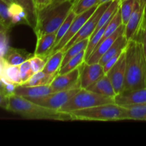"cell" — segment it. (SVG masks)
Wrapping results in <instances>:
<instances>
[{"label": "cell", "mask_w": 146, "mask_h": 146, "mask_svg": "<svg viewBox=\"0 0 146 146\" xmlns=\"http://www.w3.org/2000/svg\"><path fill=\"white\" fill-rule=\"evenodd\" d=\"M125 60L124 91L146 88V59L141 40L128 41L125 48Z\"/></svg>", "instance_id": "obj_1"}, {"label": "cell", "mask_w": 146, "mask_h": 146, "mask_svg": "<svg viewBox=\"0 0 146 146\" xmlns=\"http://www.w3.org/2000/svg\"><path fill=\"white\" fill-rule=\"evenodd\" d=\"M8 99L7 111L25 118L61 121H74L69 113L46 108L19 96L12 94L9 96Z\"/></svg>", "instance_id": "obj_2"}, {"label": "cell", "mask_w": 146, "mask_h": 146, "mask_svg": "<svg viewBox=\"0 0 146 146\" xmlns=\"http://www.w3.org/2000/svg\"><path fill=\"white\" fill-rule=\"evenodd\" d=\"M77 0L67 1L55 6H48L38 11L37 21L33 30L36 36L56 32L72 10Z\"/></svg>", "instance_id": "obj_3"}, {"label": "cell", "mask_w": 146, "mask_h": 146, "mask_svg": "<svg viewBox=\"0 0 146 146\" xmlns=\"http://www.w3.org/2000/svg\"><path fill=\"white\" fill-rule=\"evenodd\" d=\"M124 107L115 104L99 105L70 112L74 121H123Z\"/></svg>", "instance_id": "obj_4"}, {"label": "cell", "mask_w": 146, "mask_h": 146, "mask_svg": "<svg viewBox=\"0 0 146 146\" xmlns=\"http://www.w3.org/2000/svg\"><path fill=\"white\" fill-rule=\"evenodd\" d=\"M108 104H115L114 98L96 94L88 89L81 88L65 105L60 108L59 111L70 113L77 110Z\"/></svg>", "instance_id": "obj_5"}, {"label": "cell", "mask_w": 146, "mask_h": 146, "mask_svg": "<svg viewBox=\"0 0 146 146\" xmlns=\"http://www.w3.org/2000/svg\"><path fill=\"white\" fill-rule=\"evenodd\" d=\"M111 1L104 3V4H101L98 5V7H97L96 11H94V13L93 14V15L91 16L89 18V19L85 23V24L83 26L82 28H81V29L78 31V32L77 33V34H76L69 41H68V44L62 48V50L64 52H65L66 50H68L70 47L72 46L74 44L79 42L81 40H84L87 38H90V37L92 36L94 31H95L96 28V25L97 24H98V21H99L100 18H101V15H102L104 11L106 10V9L108 7V5H109L110 3H111Z\"/></svg>", "instance_id": "obj_6"}, {"label": "cell", "mask_w": 146, "mask_h": 146, "mask_svg": "<svg viewBox=\"0 0 146 146\" xmlns=\"http://www.w3.org/2000/svg\"><path fill=\"white\" fill-rule=\"evenodd\" d=\"M81 88H74L66 91H58L39 98H27V99L46 108L54 110H59Z\"/></svg>", "instance_id": "obj_7"}, {"label": "cell", "mask_w": 146, "mask_h": 146, "mask_svg": "<svg viewBox=\"0 0 146 146\" xmlns=\"http://www.w3.org/2000/svg\"><path fill=\"white\" fill-rule=\"evenodd\" d=\"M98 7V5L96 6V7H92L90 9L86 11L85 12L76 16L75 19H74L73 22L71 23V26H70L69 29L67 31L66 34L61 38V40L58 43V44L53 48V49L50 52L48 57L55 52H56L57 51L62 50V48L68 44V41L78 32V31L82 28V27L85 24V23L89 19L90 17L93 15V14H94V11H96V9Z\"/></svg>", "instance_id": "obj_8"}, {"label": "cell", "mask_w": 146, "mask_h": 146, "mask_svg": "<svg viewBox=\"0 0 146 146\" xmlns=\"http://www.w3.org/2000/svg\"><path fill=\"white\" fill-rule=\"evenodd\" d=\"M80 66L66 74H57L50 84L54 92L66 91L74 88H81Z\"/></svg>", "instance_id": "obj_9"}, {"label": "cell", "mask_w": 146, "mask_h": 146, "mask_svg": "<svg viewBox=\"0 0 146 146\" xmlns=\"http://www.w3.org/2000/svg\"><path fill=\"white\" fill-rule=\"evenodd\" d=\"M105 74L104 66L99 63L88 64L85 61L80 66V88L87 89Z\"/></svg>", "instance_id": "obj_10"}, {"label": "cell", "mask_w": 146, "mask_h": 146, "mask_svg": "<svg viewBox=\"0 0 146 146\" xmlns=\"http://www.w3.org/2000/svg\"><path fill=\"white\" fill-rule=\"evenodd\" d=\"M145 7L141 6L138 1H135L133 11L125 26L124 35L128 41L135 39L142 29Z\"/></svg>", "instance_id": "obj_11"}, {"label": "cell", "mask_w": 146, "mask_h": 146, "mask_svg": "<svg viewBox=\"0 0 146 146\" xmlns=\"http://www.w3.org/2000/svg\"><path fill=\"white\" fill-rule=\"evenodd\" d=\"M125 67L126 60L125 49L116 64L106 74L111 80L116 95L123 92L125 88Z\"/></svg>", "instance_id": "obj_12"}, {"label": "cell", "mask_w": 146, "mask_h": 146, "mask_svg": "<svg viewBox=\"0 0 146 146\" xmlns=\"http://www.w3.org/2000/svg\"><path fill=\"white\" fill-rule=\"evenodd\" d=\"M114 102L123 107L146 104V88L123 91L114 97Z\"/></svg>", "instance_id": "obj_13"}, {"label": "cell", "mask_w": 146, "mask_h": 146, "mask_svg": "<svg viewBox=\"0 0 146 146\" xmlns=\"http://www.w3.org/2000/svg\"><path fill=\"white\" fill-rule=\"evenodd\" d=\"M125 31V26L123 24L116 31L113 33L110 36L104 39L96 48H95L92 54L86 60V62L88 64H94V63H98L101 57L104 55L106 52L110 48L115 41V40L123 34Z\"/></svg>", "instance_id": "obj_14"}, {"label": "cell", "mask_w": 146, "mask_h": 146, "mask_svg": "<svg viewBox=\"0 0 146 146\" xmlns=\"http://www.w3.org/2000/svg\"><path fill=\"white\" fill-rule=\"evenodd\" d=\"M54 93L50 85L27 86L24 85L17 86L14 94L25 98H35L44 96Z\"/></svg>", "instance_id": "obj_15"}, {"label": "cell", "mask_w": 146, "mask_h": 146, "mask_svg": "<svg viewBox=\"0 0 146 146\" xmlns=\"http://www.w3.org/2000/svg\"><path fill=\"white\" fill-rule=\"evenodd\" d=\"M36 37V46L34 55L47 60L50 52L55 45L56 32L44 34Z\"/></svg>", "instance_id": "obj_16"}, {"label": "cell", "mask_w": 146, "mask_h": 146, "mask_svg": "<svg viewBox=\"0 0 146 146\" xmlns=\"http://www.w3.org/2000/svg\"><path fill=\"white\" fill-rule=\"evenodd\" d=\"M34 54L28 52L25 49L9 47L4 58L8 65L20 66L22 63L29 59Z\"/></svg>", "instance_id": "obj_17"}, {"label": "cell", "mask_w": 146, "mask_h": 146, "mask_svg": "<svg viewBox=\"0 0 146 146\" xmlns=\"http://www.w3.org/2000/svg\"><path fill=\"white\" fill-rule=\"evenodd\" d=\"M87 89L94 93H96V94H101V95L105 96L111 97V98H114V97L116 96L111 80L106 74H105L100 79L96 81Z\"/></svg>", "instance_id": "obj_18"}, {"label": "cell", "mask_w": 146, "mask_h": 146, "mask_svg": "<svg viewBox=\"0 0 146 146\" xmlns=\"http://www.w3.org/2000/svg\"><path fill=\"white\" fill-rule=\"evenodd\" d=\"M128 41L127 38H125V35H124V32L115 40V42L112 44L109 49L104 54V55L101 57V58L99 61V64L104 66L106 64V63L111 58V57L114 56L116 55L117 54L120 52H122L125 49L128 44Z\"/></svg>", "instance_id": "obj_19"}, {"label": "cell", "mask_w": 146, "mask_h": 146, "mask_svg": "<svg viewBox=\"0 0 146 146\" xmlns=\"http://www.w3.org/2000/svg\"><path fill=\"white\" fill-rule=\"evenodd\" d=\"M64 54L65 52L63 50H59L50 56L47 59L43 71L50 75L56 76L61 68Z\"/></svg>", "instance_id": "obj_20"}, {"label": "cell", "mask_w": 146, "mask_h": 146, "mask_svg": "<svg viewBox=\"0 0 146 146\" xmlns=\"http://www.w3.org/2000/svg\"><path fill=\"white\" fill-rule=\"evenodd\" d=\"M124 120L146 121V104L124 107L123 121Z\"/></svg>", "instance_id": "obj_21"}, {"label": "cell", "mask_w": 146, "mask_h": 146, "mask_svg": "<svg viewBox=\"0 0 146 146\" xmlns=\"http://www.w3.org/2000/svg\"><path fill=\"white\" fill-rule=\"evenodd\" d=\"M10 18L12 26L16 24H27L29 25L28 17L27 12L21 6L13 2L9 6Z\"/></svg>", "instance_id": "obj_22"}, {"label": "cell", "mask_w": 146, "mask_h": 146, "mask_svg": "<svg viewBox=\"0 0 146 146\" xmlns=\"http://www.w3.org/2000/svg\"><path fill=\"white\" fill-rule=\"evenodd\" d=\"M13 1L24 8L28 17L29 26L34 29L36 24L38 16V11L34 0H13Z\"/></svg>", "instance_id": "obj_23"}, {"label": "cell", "mask_w": 146, "mask_h": 146, "mask_svg": "<svg viewBox=\"0 0 146 146\" xmlns=\"http://www.w3.org/2000/svg\"><path fill=\"white\" fill-rule=\"evenodd\" d=\"M90 38H85L84 40H81L79 42L76 43V44H74L72 46L70 47L68 50L65 51V54H64V59H63L62 63H61V66H64L65 64H66L68 63V61H69L71 58H72L73 57L76 56L78 54H79L80 52H81L82 51L84 50H86L87 47H88V42H89Z\"/></svg>", "instance_id": "obj_24"}, {"label": "cell", "mask_w": 146, "mask_h": 146, "mask_svg": "<svg viewBox=\"0 0 146 146\" xmlns=\"http://www.w3.org/2000/svg\"><path fill=\"white\" fill-rule=\"evenodd\" d=\"M55 76H56L46 74L43 71H38V72L34 73V75L31 77V78L28 81L21 85L27 86L50 85Z\"/></svg>", "instance_id": "obj_25"}, {"label": "cell", "mask_w": 146, "mask_h": 146, "mask_svg": "<svg viewBox=\"0 0 146 146\" xmlns=\"http://www.w3.org/2000/svg\"><path fill=\"white\" fill-rule=\"evenodd\" d=\"M86 61V50L82 51L79 54H77L76 56L73 57L72 58L68 61L66 64L61 67L58 71V74H64L70 72L76 68H78L80 66L82 65Z\"/></svg>", "instance_id": "obj_26"}, {"label": "cell", "mask_w": 146, "mask_h": 146, "mask_svg": "<svg viewBox=\"0 0 146 146\" xmlns=\"http://www.w3.org/2000/svg\"><path fill=\"white\" fill-rule=\"evenodd\" d=\"M1 78H5L7 81L16 84V85H21L22 81L20 75L19 66H11L7 64L4 71V74Z\"/></svg>", "instance_id": "obj_27"}, {"label": "cell", "mask_w": 146, "mask_h": 146, "mask_svg": "<svg viewBox=\"0 0 146 146\" xmlns=\"http://www.w3.org/2000/svg\"><path fill=\"white\" fill-rule=\"evenodd\" d=\"M122 24V19H121V14L119 7V8H118V10L115 11L114 15L113 16V17L111 19L109 22H108V25H107L106 28L105 32H104V36H103L101 43L102 42L104 39H106V38H108V36H110L113 33L115 32ZM101 43H100V44H101Z\"/></svg>", "instance_id": "obj_28"}, {"label": "cell", "mask_w": 146, "mask_h": 146, "mask_svg": "<svg viewBox=\"0 0 146 146\" xmlns=\"http://www.w3.org/2000/svg\"><path fill=\"white\" fill-rule=\"evenodd\" d=\"M136 0H126L120 4V11H121L122 23L124 26L128 23L135 7Z\"/></svg>", "instance_id": "obj_29"}, {"label": "cell", "mask_w": 146, "mask_h": 146, "mask_svg": "<svg viewBox=\"0 0 146 146\" xmlns=\"http://www.w3.org/2000/svg\"><path fill=\"white\" fill-rule=\"evenodd\" d=\"M76 14H75L73 10H71V12L69 13V14L68 15V17H66V19H65V21L63 22V24H61V27L58 28V29L56 31V41H55V46H56L58 44V43L61 40V38L65 36V34H66L67 31L69 29L70 26H71V23L73 22L74 19H75ZM53 49V48H52Z\"/></svg>", "instance_id": "obj_30"}, {"label": "cell", "mask_w": 146, "mask_h": 146, "mask_svg": "<svg viewBox=\"0 0 146 146\" xmlns=\"http://www.w3.org/2000/svg\"><path fill=\"white\" fill-rule=\"evenodd\" d=\"M98 5H99L98 0H78L74 4L72 10L78 15Z\"/></svg>", "instance_id": "obj_31"}, {"label": "cell", "mask_w": 146, "mask_h": 146, "mask_svg": "<svg viewBox=\"0 0 146 146\" xmlns=\"http://www.w3.org/2000/svg\"><path fill=\"white\" fill-rule=\"evenodd\" d=\"M19 71L22 84H24V83L28 81L34 74V71H33L32 68H31L29 59L24 61V63H22L19 66Z\"/></svg>", "instance_id": "obj_32"}, {"label": "cell", "mask_w": 146, "mask_h": 146, "mask_svg": "<svg viewBox=\"0 0 146 146\" xmlns=\"http://www.w3.org/2000/svg\"><path fill=\"white\" fill-rule=\"evenodd\" d=\"M0 19L8 28L10 29L12 27L9 11V5L2 0H0Z\"/></svg>", "instance_id": "obj_33"}, {"label": "cell", "mask_w": 146, "mask_h": 146, "mask_svg": "<svg viewBox=\"0 0 146 146\" xmlns=\"http://www.w3.org/2000/svg\"><path fill=\"white\" fill-rule=\"evenodd\" d=\"M29 61L33 71H34V73H36L44 70L47 60L44 59V58H41L40 56L34 55L29 58Z\"/></svg>", "instance_id": "obj_34"}, {"label": "cell", "mask_w": 146, "mask_h": 146, "mask_svg": "<svg viewBox=\"0 0 146 146\" xmlns=\"http://www.w3.org/2000/svg\"><path fill=\"white\" fill-rule=\"evenodd\" d=\"M9 47L10 46H9V38L7 36L0 41V57L4 58Z\"/></svg>", "instance_id": "obj_35"}, {"label": "cell", "mask_w": 146, "mask_h": 146, "mask_svg": "<svg viewBox=\"0 0 146 146\" xmlns=\"http://www.w3.org/2000/svg\"><path fill=\"white\" fill-rule=\"evenodd\" d=\"M34 1H35L37 11H39L50 5L52 0H34Z\"/></svg>", "instance_id": "obj_36"}, {"label": "cell", "mask_w": 146, "mask_h": 146, "mask_svg": "<svg viewBox=\"0 0 146 146\" xmlns=\"http://www.w3.org/2000/svg\"><path fill=\"white\" fill-rule=\"evenodd\" d=\"M135 39H140L141 41V42H142L143 46L144 54H145V57L146 59V36L145 34H144L142 29H141V31L139 32V34H138V36H137V38Z\"/></svg>", "instance_id": "obj_37"}, {"label": "cell", "mask_w": 146, "mask_h": 146, "mask_svg": "<svg viewBox=\"0 0 146 146\" xmlns=\"http://www.w3.org/2000/svg\"><path fill=\"white\" fill-rule=\"evenodd\" d=\"M8 103V96L3 95V94H1V93H0V108H4V109L7 110Z\"/></svg>", "instance_id": "obj_38"}, {"label": "cell", "mask_w": 146, "mask_h": 146, "mask_svg": "<svg viewBox=\"0 0 146 146\" xmlns=\"http://www.w3.org/2000/svg\"><path fill=\"white\" fill-rule=\"evenodd\" d=\"M7 66V63L5 62V60L2 57H0V78L3 76L4 74V68Z\"/></svg>", "instance_id": "obj_39"}, {"label": "cell", "mask_w": 146, "mask_h": 146, "mask_svg": "<svg viewBox=\"0 0 146 146\" xmlns=\"http://www.w3.org/2000/svg\"><path fill=\"white\" fill-rule=\"evenodd\" d=\"M10 29L8 28L5 24L0 21V32L1 33H8Z\"/></svg>", "instance_id": "obj_40"}, {"label": "cell", "mask_w": 146, "mask_h": 146, "mask_svg": "<svg viewBox=\"0 0 146 146\" xmlns=\"http://www.w3.org/2000/svg\"><path fill=\"white\" fill-rule=\"evenodd\" d=\"M142 29H143V31L144 34H145L146 36V7H145V13H144Z\"/></svg>", "instance_id": "obj_41"}, {"label": "cell", "mask_w": 146, "mask_h": 146, "mask_svg": "<svg viewBox=\"0 0 146 146\" xmlns=\"http://www.w3.org/2000/svg\"><path fill=\"white\" fill-rule=\"evenodd\" d=\"M0 93H1V94H3V95L7 96V94H6L5 87H4V82H3V81L1 79V78H0Z\"/></svg>", "instance_id": "obj_42"}, {"label": "cell", "mask_w": 146, "mask_h": 146, "mask_svg": "<svg viewBox=\"0 0 146 146\" xmlns=\"http://www.w3.org/2000/svg\"><path fill=\"white\" fill-rule=\"evenodd\" d=\"M72 1V0H52L51 3L50 4V6H55V5H57V4H61V3L65 2V1ZM77 1H78V0H77Z\"/></svg>", "instance_id": "obj_43"}, {"label": "cell", "mask_w": 146, "mask_h": 146, "mask_svg": "<svg viewBox=\"0 0 146 146\" xmlns=\"http://www.w3.org/2000/svg\"><path fill=\"white\" fill-rule=\"evenodd\" d=\"M7 34H8V33H1V32H0V41H1V40L4 39V38H5L6 37L8 36H7Z\"/></svg>", "instance_id": "obj_44"}, {"label": "cell", "mask_w": 146, "mask_h": 146, "mask_svg": "<svg viewBox=\"0 0 146 146\" xmlns=\"http://www.w3.org/2000/svg\"><path fill=\"white\" fill-rule=\"evenodd\" d=\"M137 1L140 3L141 6L144 7H146V0H137Z\"/></svg>", "instance_id": "obj_45"}, {"label": "cell", "mask_w": 146, "mask_h": 146, "mask_svg": "<svg viewBox=\"0 0 146 146\" xmlns=\"http://www.w3.org/2000/svg\"><path fill=\"white\" fill-rule=\"evenodd\" d=\"M113 1V0H98V3L99 4H104V3H106V2H109V1Z\"/></svg>", "instance_id": "obj_46"}, {"label": "cell", "mask_w": 146, "mask_h": 146, "mask_svg": "<svg viewBox=\"0 0 146 146\" xmlns=\"http://www.w3.org/2000/svg\"><path fill=\"white\" fill-rule=\"evenodd\" d=\"M2 1H4V2H5L6 4H8L9 6L10 4H12L13 2H14V1H13V0H2Z\"/></svg>", "instance_id": "obj_47"}, {"label": "cell", "mask_w": 146, "mask_h": 146, "mask_svg": "<svg viewBox=\"0 0 146 146\" xmlns=\"http://www.w3.org/2000/svg\"><path fill=\"white\" fill-rule=\"evenodd\" d=\"M118 1H119L120 4H121V3H122L123 1H126V0H118Z\"/></svg>", "instance_id": "obj_48"}, {"label": "cell", "mask_w": 146, "mask_h": 146, "mask_svg": "<svg viewBox=\"0 0 146 146\" xmlns=\"http://www.w3.org/2000/svg\"><path fill=\"white\" fill-rule=\"evenodd\" d=\"M0 21H1V19H0ZM1 22H2V21H1Z\"/></svg>", "instance_id": "obj_49"}]
</instances>
